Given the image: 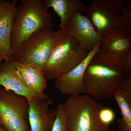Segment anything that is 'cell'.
Returning <instances> with one entry per match:
<instances>
[{"instance_id":"1","label":"cell","mask_w":131,"mask_h":131,"mask_svg":"<svg viewBox=\"0 0 131 131\" xmlns=\"http://www.w3.org/2000/svg\"><path fill=\"white\" fill-rule=\"evenodd\" d=\"M125 76L120 57L100 49L93 56L85 72L84 93L96 99L109 98Z\"/></svg>"},{"instance_id":"2","label":"cell","mask_w":131,"mask_h":131,"mask_svg":"<svg viewBox=\"0 0 131 131\" xmlns=\"http://www.w3.org/2000/svg\"><path fill=\"white\" fill-rule=\"evenodd\" d=\"M88 53L66 27L55 32L51 51L44 72L46 80L62 76L79 65Z\"/></svg>"},{"instance_id":"3","label":"cell","mask_w":131,"mask_h":131,"mask_svg":"<svg viewBox=\"0 0 131 131\" xmlns=\"http://www.w3.org/2000/svg\"><path fill=\"white\" fill-rule=\"evenodd\" d=\"M54 16L43 7L41 0H22L18 5L10 35L13 55L22 43L41 29L57 26L52 21Z\"/></svg>"},{"instance_id":"4","label":"cell","mask_w":131,"mask_h":131,"mask_svg":"<svg viewBox=\"0 0 131 131\" xmlns=\"http://www.w3.org/2000/svg\"><path fill=\"white\" fill-rule=\"evenodd\" d=\"M65 121L68 131H108L98 117L103 106L86 93L70 96L63 104Z\"/></svg>"},{"instance_id":"5","label":"cell","mask_w":131,"mask_h":131,"mask_svg":"<svg viewBox=\"0 0 131 131\" xmlns=\"http://www.w3.org/2000/svg\"><path fill=\"white\" fill-rule=\"evenodd\" d=\"M55 32L51 27L35 32L22 43L13 55V60L22 64L32 63L44 73Z\"/></svg>"},{"instance_id":"6","label":"cell","mask_w":131,"mask_h":131,"mask_svg":"<svg viewBox=\"0 0 131 131\" xmlns=\"http://www.w3.org/2000/svg\"><path fill=\"white\" fill-rule=\"evenodd\" d=\"M87 17L93 28L105 39L118 30L120 11L123 9L124 0H91Z\"/></svg>"},{"instance_id":"7","label":"cell","mask_w":131,"mask_h":131,"mask_svg":"<svg viewBox=\"0 0 131 131\" xmlns=\"http://www.w3.org/2000/svg\"><path fill=\"white\" fill-rule=\"evenodd\" d=\"M11 91L0 88V124L8 131H31L25 120V106Z\"/></svg>"},{"instance_id":"8","label":"cell","mask_w":131,"mask_h":131,"mask_svg":"<svg viewBox=\"0 0 131 131\" xmlns=\"http://www.w3.org/2000/svg\"><path fill=\"white\" fill-rule=\"evenodd\" d=\"M102 43L101 42L98 43L86 57L73 70L55 79V86L61 93L70 96L84 93L83 78L85 72L93 56L100 49Z\"/></svg>"},{"instance_id":"9","label":"cell","mask_w":131,"mask_h":131,"mask_svg":"<svg viewBox=\"0 0 131 131\" xmlns=\"http://www.w3.org/2000/svg\"><path fill=\"white\" fill-rule=\"evenodd\" d=\"M27 100L31 131H51L56 117L55 109L49 108L52 100L48 97Z\"/></svg>"},{"instance_id":"10","label":"cell","mask_w":131,"mask_h":131,"mask_svg":"<svg viewBox=\"0 0 131 131\" xmlns=\"http://www.w3.org/2000/svg\"><path fill=\"white\" fill-rule=\"evenodd\" d=\"M18 0H0V57L9 62L13 60L10 35Z\"/></svg>"},{"instance_id":"11","label":"cell","mask_w":131,"mask_h":131,"mask_svg":"<svg viewBox=\"0 0 131 131\" xmlns=\"http://www.w3.org/2000/svg\"><path fill=\"white\" fill-rule=\"evenodd\" d=\"M66 27L88 53L104 39L95 30L87 16L80 13H74L70 17Z\"/></svg>"},{"instance_id":"12","label":"cell","mask_w":131,"mask_h":131,"mask_svg":"<svg viewBox=\"0 0 131 131\" xmlns=\"http://www.w3.org/2000/svg\"><path fill=\"white\" fill-rule=\"evenodd\" d=\"M21 64L13 60L1 63L0 69V85L6 91H13L16 94L25 97L28 100L40 96L41 94H32L24 83L20 73Z\"/></svg>"},{"instance_id":"13","label":"cell","mask_w":131,"mask_h":131,"mask_svg":"<svg viewBox=\"0 0 131 131\" xmlns=\"http://www.w3.org/2000/svg\"><path fill=\"white\" fill-rule=\"evenodd\" d=\"M42 5L46 11L50 7L60 18V28L66 27L68 20L74 14L87 12L88 8L78 0H41Z\"/></svg>"},{"instance_id":"14","label":"cell","mask_w":131,"mask_h":131,"mask_svg":"<svg viewBox=\"0 0 131 131\" xmlns=\"http://www.w3.org/2000/svg\"><path fill=\"white\" fill-rule=\"evenodd\" d=\"M20 73L25 84L32 94L37 95L43 93L46 86V79L41 69L32 63L21 64Z\"/></svg>"},{"instance_id":"15","label":"cell","mask_w":131,"mask_h":131,"mask_svg":"<svg viewBox=\"0 0 131 131\" xmlns=\"http://www.w3.org/2000/svg\"><path fill=\"white\" fill-rule=\"evenodd\" d=\"M131 47V35L125 31L117 30L104 39L100 50L120 57Z\"/></svg>"},{"instance_id":"16","label":"cell","mask_w":131,"mask_h":131,"mask_svg":"<svg viewBox=\"0 0 131 131\" xmlns=\"http://www.w3.org/2000/svg\"><path fill=\"white\" fill-rule=\"evenodd\" d=\"M113 96L116 100L120 109L122 118L117 121L123 131H131V106L122 93L116 91Z\"/></svg>"},{"instance_id":"17","label":"cell","mask_w":131,"mask_h":131,"mask_svg":"<svg viewBox=\"0 0 131 131\" xmlns=\"http://www.w3.org/2000/svg\"><path fill=\"white\" fill-rule=\"evenodd\" d=\"M126 5L122 10V15L119 18L118 30L125 31L131 35V1L128 2Z\"/></svg>"},{"instance_id":"18","label":"cell","mask_w":131,"mask_h":131,"mask_svg":"<svg viewBox=\"0 0 131 131\" xmlns=\"http://www.w3.org/2000/svg\"><path fill=\"white\" fill-rule=\"evenodd\" d=\"M55 110V118L51 131H68L65 123L63 104H58Z\"/></svg>"},{"instance_id":"19","label":"cell","mask_w":131,"mask_h":131,"mask_svg":"<svg viewBox=\"0 0 131 131\" xmlns=\"http://www.w3.org/2000/svg\"><path fill=\"white\" fill-rule=\"evenodd\" d=\"M117 89L124 95L131 106V73L125 76Z\"/></svg>"},{"instance_id":"20","label":"cell","mask_w":131,"mask_h":131,"mask_svg":"<svg viewBox=\"0 0 131 131\" xmlns=\"http://www.w3.org/2000/svg\"><path fill=\"white\" fill-rule=\"evenodd\" d=\"M98 115L101 122L107 126L114 120L115 118L114 111L110 108L103 106L99 109Z\"/></svg>"},{"instance_id":"21","label":"cell","mask_w":131,"mask_h":131,"mask_svg":"<svg viewBox=\"0 0 131 131\" xmlns=\"http://www.w3.org/2000/svg\"><path fill=\"white\" fill-rule=\"evenodd\" d=\"M120 57L125 76L131 73V48Z\"/></svg>"},{"instance_id":"22","label":"cell","mask_w":131,"mask_h":131,"mask_svg":"<svg viewBox=\"0 0 131 131\" xmlns=\"http://www.w3.org/2000/svg\"><path fill=\"white\" fill-rule=\"evenodd\" d=\"M0 131H8L3 126L0 124Z\"/></svg>"},{"instance_id":"23","label":"cell","mask_w":131,"mask_h":131,"mask_svg":"<svg viewBox=\"0 0 131 131\" xmlns=\"http://www.w3.org/2000/svg\"><path fill=\"white\" fill-rule=\"evenodd\" d=\"M3 59V58L0 57V61L1 62Z\"/></svg>"},{"instance_id":"24","label":"cell","mask_w":131,"mask_h":131,"mask_svg":"<svg viewBox=\"0 0 131 131\" xmlns=\"http://www.w3.org/2000/svg\"><path fill=\"white\" fill-rule=\"evenodd\" d=\"M1 62H0V66H1Z\"/></svg>"}]
</instances>
